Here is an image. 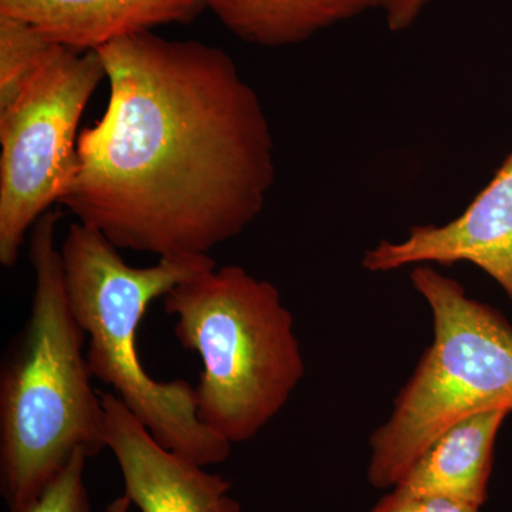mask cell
<instances>
[{"instance_id":"9a60e30c","label":"cell","mask_w":512,"mask_h":512,"mask_svg":"<svg viewBox=\"0 0 512 512\" xmlns=\"http://www.w3.org/2000/svg\"><path fill=\"white\" fill-rule=\"evenodd\" d=\"M430 2L431 0H379V9L384 13L387 28L397 33L416 23Z\"/></svg>"},{"instance_id":"277c9868","label":"cell","mask_w":512,"mask_h":512,"mask_svg":"<svg viewBox=\"0 0 512 512\" xmlns=\"http://www.w3.org/2000/svg\"><path fill=\"white\" fill-rule=\"evenodd\" d=\"M163 305L177 318L178 342L204 365L194 386L202 426L231 446L254 439L305 377L281 292L241 266H215L175 286Z\"/></svg>"},{"instance_id":"8992f818","label":"cell","mask_w":512,"mask_h":512,"mask_svg":"<svg viewBox=\"0 0 512 512\" xmlns=\"http://www.w3.org/2000/svg\"><path fill=\"white\" fill-rule=\"evenodd\" d=\"M107 79L99 52L56 45L0 113V264L12 268L33 225L62 201L77 171V127Z\"/></svg>"},{"instance_id":"3957f363","label":"cell","mask_w":512,"mask_h":512,"mask_svg":"<svg viewBox=\"0 0 512 512\" xmlns=\"http://www.w3.org/2000/svg\"><path fill=\"white\" fill-rule=\"evenodd\" d=\"M67 298L87 336L94 379L107 384L165 448L201 467L224 463L231 444L202 426L195 389L185 380L158 382L138 359L137 329L148 305L192 276L215 268L210 255H175L134 268L100 231L69 225L60 247Z\"/></svg>"},{"instance_id":"8fae6325","label":"cell","mask_w":512,"mask_h":512,"mask_svg":"<svg viewBox=\"0 0 512 512\" xmlns=\"http://www.w3.org/2000/svg\"><path fill=\"white\" fill-rule=\"evenodd\" d=\"M232 33L261 47H285L308 42L323 30L348 22L379 0H205Z\"/></svg>"},{"instance_id":"ba28073f","label":"cell","mask_w":512,"mask_h":512,"mask_svg":"<svg viewBox=\"0 0 512 512\" xmlns=\"http://www.w3.org/2000/svg\"><path fill=\"white\" fill-rule=\"evenodd\" d=\"M104 440L124 480V495L141 512H241L231 483L168 450L113 392H100Z\"/></svg>"},{"instance_id":"9c48e42d","label":"cell","mask_w":512,"mask_h":512,"mask_svg":"<svg viewBox=\"0 0 512 512\" xmlns=\"http://www.w3.org/2000/svg\"><path fill=\"white\" fill-rule=\"evenodd\" d=\"M205 0H0V13L30 23L55 45L97 52L117 40L190 23Z\"/></svg>"},{"instance_id":"52a82bcc","label":"cell","mask_w":512,"mask_h":512,"mask_svg":"<svg viewBox=\"0 0 512 512\" xmlns=\"http://www.w3.org/2000/svg\"><path fill=\"white\" fill-rule=\"evenodd\" d=\"M458 262L478 266L512 302V153L463 214L443 225H417L400 241L379 242L362 259L369 272Z\"/></svg>"},{"instance_id":"7a4b0ae2","label":"cell","mask_w":512,"mask_h":512,"mask_svg":"<svg viewBox=\"0 0 512 512\" xmlns=\"http://www.w3.org/2000/svg\"><path fill=\"white\" fill-rule=\"evenodd\" d=\"M59 221V211L46 212L30 231L32 306L0 367V491L9 511L30 503L77 450L94 457L106 448L87 336L67 298Z\"/></svg>"},{"instance_id":"6da1fadb","label":"cell","mask_w":512,"mask_h":512,"mask_svg":"<svg viewBox=\"0 0 512 512\" xmlns=\"http://www.w3.org/2000/svg\"><path fill=\"white\" fill-rule=\"evenodd\" d=\"M106 111L77 140L63 204L119 249L210 255L259 217L275 183L264 106L220 47L153 32L97 50Z\"/></svg>"},{"instance_id":"5bb4252c","label":"cell","mask_w":512,"mask_h":512,"mask_svg":"<svg viewBox=\"0 0 512 512\" xmlns=\"http://www.w3.org/2000/svg\"><path fill=\"white\" fill-rule=\"evenodd\" d=\"M476 505L441 495H403L392 491L372 512H478Z\"/></svg>"},{"instance_id":"2e32d148","label":"cell","mask_w":512,"mask_h":512,"mask_svg":"<svg viewBox=\"0 0 512 512\" xmlns=\"http://www.w3.org/2000/svg\"><path fill=\"white\" fill-rule=\"evenodd\" d=\"M130 505V500H128L126 495H121V497L116 498V500L111 501V503L107 505L106 512H128Z\"/></svg>"},{"instance_id":"4fadbf2b","label":"cell","mask_w":512,"mask_h":512,"mask_svg":"<svg viewBox=\"0 0 512 512\" xmlns=\"http://www.w3.org/2000/svg\"><path fill=\"white\" fill-rule=\"evenodd\" d=\"M86 450H77L69 463L30 503L9 512H90L89 491L84 484Z\"/></svg>"},{"instance_id":"5b68a950","label":"cell","mask_w":512,"mask_h":512,"mask_svg":"<svg viewBox=\"0 0 512 512\" xmlns=\"http://www.w3.org/2000/svg\"><path fill=\"white\" fill-rule=\"evenodd\" d=\"M414 289L433 313L434 339L370 437L367 477L394 488L447 429L494 410L512 413V326L491 306L468 298L456 279L417 265Z\"/></svg>"},{"instance_id":"7c38bea8","label":"cell","mask_w":512,"mask_h":512,"mask_svg":"<svg viewBox=\"0 0 512 512\" xmlns=\"http://www.w3.org/2000/svg\"><path fill=\"white\" fill-rule=\"evenodd\" d=\"M55 46L25 20L0 13V113L18 100Z\"/></svg>"},{"instance_id":"30bf717a","label":"cell","mask_w":512,"mask_h":512,"mask_svg":"<svg viewBox=\"0 0 512 512\" xmlns=\"http://www.w3.org/2000/svg\"><path fill=\"white\" fill-rule=\"evenodd\" d=\"M508 416L494 410L458 421L431 443L393 491L441 495L480 508L487 501L495 440Z\"/></svg>"}]
</instances>
